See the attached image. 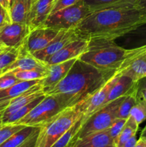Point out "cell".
<instances>
[{
  "instance_id": "cb8c5ba5",
  "label": "cell",
  "mask_w": 146,
  "mask_h": 147,
  "mask_svg": "<svg viewBox=\"0 0 146 147\" xmlns=\"http://www.w3.org/2000/svg\"><path fill=\"white\" fill-rule=\"evenodd\" d=\"M138 127L139 125L136 123L134 119L130 116H129L123 130L121 131L120 134L117 136V138L113 141V146L120 147L128 139L133 137V136H135L137 130H138Z\"/></svg>"
},
{
  "instance_id": "2e32d148",
  "label": "cell",
  "mask_w": 146,
  "mask_h": 147,
  "mask_svg": "<svg viewBox=\"0 0 146 147\" xmlns=\"http://www.w3.org/2000/svg\"><path fill=\"white\" fill-rule=\"evenodd\" d=\"M46 67H47V65L45 63L34 57L31 53H28L23 46L20 48L18 57L3 70L2 74L8 72L44 68Z\"/></svg>"
},
{
  "instance_id": "83f0119b",
  "label": "cell",
  "mask_w": 146,
  "mask_h": 147,
  "mask_svg": "<svg viewBox=\"0 0 146 147\" xmlns=\"http://www.w3.org/2000/svg\"><path fill=\"white\" fill-rule=\"evenodd\" d=\"M19 49L7 48L1 54H0V76L7 66L11 65L19 55Z\"/></svg>"
},
{
  "instance_id": "e0dca14e",
  "label": "cell",
  "mask_w": 146,
  "mask_h": 147,
  "mask_svg": "<svg viewBox=\"0 0 146 147\" xmlns=\"http://www.w3.org/2000/svg\"><path fill=\"white\" fill-rule=\"evenodd\" d=\"M136 84L137 82L134 81L131 78L119 75L117 80L109 91L102 107L118 98L127 96L133 93L136 90Z\"/></svg>"
},
{
  "instance_id": "7402d4cb",
  "label": "cell",
  "mask_w": 146,
  "mask_h": 147,
  "mask_svg": "<svg viewBox=\"0 0 146 147\" xmlns=\"http://www.w3.org/2000/svg\"><path fill=\"white\" fill-rule=\"evenodd\" d=\"M40 129V127L25 126L21 130L9 137L4 143L0 145V147H19Z\"/></svg>"
},
{
  "instance_id": "ac0fdd59",
  "label": "cell",
  "mask_w": 146,
  "mask_h": 147,
  "mask_svg": "<svg viewBox=\"0 0 146 147\" xmlns=\"http://www.w3.org/2000/svg\"><path fill=\"white\" fill-rule=\"evenodd\" d=\"M115 42L125 49H135L146 46V23L122 37L115 39Z\"/></svg>"
},
{
  "instance_id": "7a4b0ae2",
  "label": "cell",
  "mask_w": 146,
  "mask_h": 147,
  "mask_svg": "<svg viewBox=\"0 0 146 147\" xmlns=\"http://www.w3.org/2000/svg\"><path fill=\"white\" fill-rule=\"evenodd\" d=\"M116 70H100L77 58L67 76L57 85L42 88L45 95L57 98L66 108L82 103L101 88Z\"/></svg>"
},
{
  "instance_id": "3957f363",
  "label": "cell",
  "mask_w": 146,
  "mask_h": 147,
  "mask_svg": "<svg viewBox=\"0 0 146 147\" xmlns=\"http://www.w3.org/2000/svg\"><path fill=\"white\" fill-rule=\"evenodd\" d=\"M135 51L136 48L120 47L114 40L91 38L87 50L78 58L100 70H117L123 62Z\"/></svg>"
},
{
  "instance_id": "f546056e",
  "label": "cell",
  "mask_w": 146,
  "mask_h": 147,
  "mask_svg": "<svg viewBox=\"0 0 146 147\" xmlns=\"http://www.w3.org/2000/svg\"><path fill=\"white\" fill-rule=\"evenodd\" d=\"M25 126L20 124H1L0 125V145L4 143L9 137Z\"/></svg>"
},
{
  "instance_id": "d6a6232c",
  "label": "cell",
  "mask_w": 146,
  "mask_h": 147,
  "mask_svg": "<svg viewBox=\"0 0 146 147\" xmlns=\"http://www.w3.org/2000/svg\"><path fill=\"white\" fill-rule=\"evenodd\" d=\"M137 93L136 96L137 99H143L146 101V76L142 78L137 81L136 84Z\"/></svg>"
},
{
  "instance_id": "e575fe53",
  "label": "cell",
  "mask_w": 146,
  "mask_h": 147,
  "mask_svg": "<svg viewBox=\"0 0 146 147\" xmlns=\"http://www.w3.org/2000/svg\"><path fill=\"white\" fill-rule=\"evenodd\" d=\"M11 22L9 13L3 7L0 8V27Z\"/></svg>"
},
{
  "instance_id": "ab89813d",
  "label": "cell",
  "mask_w": 146,
  "mask_h": 147,
  "mask_svg": "<svg viewBox=\"0 0 146 147\" xmlns=\"http://www.w3.org/2000/svg\"><path fill=\"white\" fill-rule=\"evenodd\" d=\"M135 147H146V141L141 139H139L137 141V143H136L135 146Z\"/></svg>"
},
{
  "instance_id": "4fadbf2b",
  "label": "cell",
  "mask_w": 146,
  "mask_h": 147,
  "mask_svg": "<svg viewBox=\"0 0 146 147\" xmlns=\"http://www.w3.org/2000/svg\"><path fill=\"white\" fill-rule=\"evenodd\" d=\"M119 74L116 71L115 74L102 86L100 89H99L95 93L92 95L90 98H89L85 101L80 103L82 110L83 115H84V121L90 117L92 114L95 113L97 110L101 109L105 101L107 96L108 95L109 91L111 88L115 83L118 78Z\"/></svg>"
},
{
  "instance_id": "7c38bea8",
  "label": "cell",
  "mask_w": 146,
  "mask_h": 147,
  "mask_svg": "<svg viewBox=\"0 0 146 147\" xmlns=\"http://www.w3.org/2000/svg\"><path fill=\"white\" fill-rule=\"evenodd\" d=\"M89 40L80 38L73 40L53 55L45 62L47 65L62 63L74 58H78L87 50Z\"/></svg>"
},
{
  "instance_id": "8992f818",
  "label": "cell",
  "mask_w": 146,
  "mask_h": 147,
  "mask_svg": "<svg viewBox=\"0 0 146 147\" xmlns=\"http://www.w3.org/2000/svg\"><path fill=\"white\" fill-rule=\"evenodd\" d=\"M64 109L65 106L57 98L46 95L28 114L14 124L41 127Z\"/></svg>"
},
{
  "instance_id": "4dcf8cb0",
  "label": "cell",
  "mask_w": 146,
  "mask_h": 147,
  "mask_svg": "<svg viewBox=\"0 0 146 147\" xmlns=\"http://www.w3.org/2000/svg\"><path fill=\"white\" fill-rule=\"evenodd\" d=\"M20 81L21 80H19L11 72L1 74L0 76V90L11 87Z\"/></svg>"
},
{
  "instance_id": "b9f144b4",
  "label": "cell",
  "mask_w": 146,
  "mask_h": 147,
  "mask_svg": "<svg viewBox=\"0 0 146 147\" xmlns=\"http://www.w3.org/2000/svg\"><path fill=\"white\" fill-rule=\"evenodd\" d=\"M8 48V47H0V54H1V53H3V52L5 51Z\"/></svg>"
},
{
  "instance_id": "1f68e13d",
  "label": "cell",
  "mask_w": 146,
  "mask_h": 147,
  "mask_svg": "<svg viewBox=\"0 0 146 147\" xmlns=\"http://www.w3.org/2000/svg\"><path fill=\"white\" fill-rule=\"evenodd\" d=\"M126 121H127V119H116L114 121V122L112 123L110 127L107 129L109 134H110V137L113 139V141L120 134V133L123 130V127H124Z\"/></svg>"
},
{
  "instance_id": "f6af8a7d",
  "label": "cell",
  "mask_w": 146,
  "mask_h": 147,
  "mask_svg": "<svg viewBox=\"0 0 146 147\" xmlns=\"http://www.w3.org/2000/svg\"><path fill=\"white\" fill-rule=\"evenodd\" d=\"M112 147H114V146H112Z\"/></svg>"
},
{
  "instance_id": "74e56055",
  "label": "cell",
  "mask_w": 146,
  "mask_h": 147,
  "mask_svg": "<svg viewBox=\"0 0 146 147\" xmlns=\"http://www.w3.org/2000/svg\"><path fill=\"white\" fill-rule=\"evenodd\" d=\"M136 3L143 13L146 14V0H136Z\"/></svg>"
},
{
  "instance_id": "836d02e7",
  "label": "cell",
  "mask_w": 146,
  "mask_h": 147,
  "mask_svg": "<svg viewBox=\"0 0 146 147\" xmlns=\"http://www.w3.org/2000/svg\"><path fill=\"white\" fill-rule=\"evenodd\" d=\"M80 0H57L52 10L51 14H54V13L57 12L58 11H60L63 9L70 7V6L74 5L76 3L78 2Z\"/></svg>"
},
{
  "instance_id": "f35d334b",
  "label": "cell",
  "mask_w": 146,
  "mask_h": 147,
  "mask_svg": "<svg viewBox=\"0 0 146 147\" xmlns=\"http://www.w3.org/2000/svg\"><path fill=\"white\" fill-rule=\"evenodd\" d=\"M0 4L4 9L7 10L9 13L10 0H0Z\"/></svg>"
},
{
  "instance_id": "d590c367",
  "label": "cell",
  "mask_w": 146,
  "mask_h": 147,
  "mask_svg": "<svg viewBox=\"0 0 146 147\" xmlns=\"http://www.w3.org/2000/svg\"><path fill=\"white\" fill-rule=\"evenodd\" d=\"M40 130L37 131V132H35V133L34 134L31 135L27 141H25L22 144L20 145L19 147H34V146H35L36 141H37V136H38V134L39 132H40Z\"/></svg>"
},
{
  "instance_id": "30bf717a",
  "label": "cell",
  "mask_w": 146,
  "mask_h": 147,
  "mask_svg": "<svg viewBox=\"0 0 146 147\" xmlns=\"http://www.w3.org/2000/svg\"><path fill=\"white\" fill-rule=\"evenodd\" d=\"M82 38L74 28L61 30L54 40L42 50L32 53V55L38 60L45 63L51 56L61 50L73 40Z\"/></svg>"
},
{
  "instance_id": "6da1fadb",
  "label": "cell",
  "mask_w": 146,
  "mask_h": 147,
  "mask_svg": "<svg viewBox=\"0 0 146 147\" xmlns=\"http://www.w3.org/2000/svg\"><path fill=\"white\" fill-rule=\"evenodd\" d=\"M146 23V14L136 0L126 1L94 11L83 19L75 27L82 38L115 40Z\"/></svg>"
},
{
  "instance_id": "8fae6325",
  "label": "cell",
  "mask_w": 146,
  "mask_h": 147,
  "mask_svg": "<svg viewBox=\"0 0 146 147\" xmlns=\"http://www.w3.org/2000/svg\"><path fill=\"white\" fill-rule=\"evenodd\" d=\"M60 30L51 27H37L31 30L24 45L28 53H32L45 48L54 37L58 34Z\"/></svg>"
},
{
  "instance_id": "f1b7e54d",
  "label": "cell",
  "mask_w": 146,
  "mask_h": 147,
  "mask_svg": "<svg viewBox=\"0 0 146 147\" xmlns=\"http://www.w3.org/2000/svg\"><path fill=\"white\" fill-rule=\"evenodd\" d=\"M130 116L134 119L138 125L143 123L146 119V101L143 99H137L130 111Z\"/></svg>"
},
{
  "instance_id": "9a60e30c",
  "label": "cell",
  "mask_w": 146,
  "mask_h": 147,
  "mask_svg": "<svg viewBox=\"0 0 146 147\" xmlns=\"http://www.w3.org/2000/svg\"><path fill=\"white\" fill-rule=\"evenodd\" d=\"M42 82V80L38 84H36L35 86H32L28 90L23 92L22 93L10 100L9 105L3 112L2 117L11 114L13 112L16 111L23 106L29 103L39 96L44 95V93L42 90L43 87Z\"/></svg>"
},
{
  "instance_id": "ee69618b",
  "label": "cell",
  "mask_w": 146,
  "mask_h": 147,
  "mask_svg": "<svg viewBox=\"0 0 146 147\" xmlns=\"http://www.w3.org/2000/svg\"><path fill=\"white\" fill-rule=\"evenodd\" d=\"M1 7H1V4H0V8H1Z\"/></svg>"
},
{
  "instance_id": "bcb514c9",
  "label": "cell",
  "mask_w": 146,
  "mask_h": 147,
  "mask_svg": "<svg viewBox=\"0 0 146 147\" xmlns=\"http://www.w3.org/2000/svg\"><path fill=\"white\" fill-rule=\"evenodd\" d=\"M0 47H1V46H0Z\"/></svg>"
},
{
  "instance_id": "d6986e66",
  "label": "cell",
  "mask_w": 146,
  "mask_h": 147,
  "mask_svg": "<svg viewBox=\"0 0 146 147\" xmlns=\"http://www.w3.org/2000/svg\"><path fill=\"white\" fill-rule=\"evenodd\" d=\"M77 58L72 59L67 61L48 65L49 75L42 79V85L43 88H50L57 85L67 75Z\"/></svg>"
},
{
  "instance_id": "4316f807",
  "label": "cell",
  "mask_w": 146,
  "mask_h": 147,
  "mask_svg": "<svg viewBox=\"0 0 146 147\" xmlns=\"http://www.w3.org/2000/svg\"><path fill=\"white\" fill-rule=\"evenodd\" d=\"M82 1L86 7H88L91 12H94L131 0H82Z\"/></svg>"
},
{
  "instance_id": "5bb4252c",
  "label": "cell",
  "mask_w": 146,
  "mask_h": 147,
  "mask_svg": "<svg viewBox=\"0 0 146 147\" xmlns=\"http://www.w3.org/2000/svg\"><path fill=\"white\" fill-rule=\"evenodd\" d=\"M57 0H35L33 3L27 24L32 30L44 25L49 16L51 14Z\"/></svg>"
},
{
  "instance_id": "7dc6e473",
  "label": "cell",
  "mask_w": 146,
  "mask_h": 147,
  "mask_svg": "<svg viewBox=\"0 0 146 147\" xmlns=\"http://www.w3.org/2000/svg\"><path fill=\"white\" fill-rule=\"evenodd\" d=\"M34 1H35V0H34Z\"/></svg>"
},
{
  "instance_id": "603a6c76",
  "label": "cell",
  "mask_w": 146,
  "mask_h": 147,
  "mask_svg": "<svg viewBox=\"0 0 146 147\" xmlns=\"http://www.w3.org/2000/svg\"><path fill=\"white\" fill-rule=\"evenodd\" d=\"M46 95L44 94L42 96H39L38 98L34 99L29 103H28L26 106H23L21 109H18L16 111L13 112L11 114L8 115L7 116L2 117V123L3 124H11V123H16L17 121L22 119L23 117L28 114L39 103L42 101L43 99L45 98Z\"/></svg>"
},
{
  "instance_id": "9c48e42d",
  "label": "cell",
  "mask_w": 146,
  "mask_h": 147,
  "mask_svg": "<svg viewBox=\"0 0 146 147\" xmlns=\"http://www.w3.org/2000/svg\"><path fill=\"white\" fill-rule=\"evenodd\" d=\"M117 73L135 82L146 76V46L136 48V51L123 62Z\"/></svg>"
},
{
  "instance_id": "d4e9b609",
  "label": "cell",
  "mask_w": 146,
  "mask_h": 147,
  "mask_svg": "<svg viewBox=\"0 0 146 147\" xmlns=\"http://www.w3.org/2000/svg\"><path fill=\"white\" fill-rule=\"evenodd\" d=\"M14 76L21 81H27V80H42L47 77L49 75V67L44 68L31 69L27 70H19V71H12Z\"/></svg>"
},
{
  "instance_id": "277c9868",
  "label": "cell",
  "mask_w": 146,
  "mask_h": 147,
  "mask_svg": "<svg viewBox=\"0 0 146 147\" xmlns=\"http://www.w3.org/2000/svg\"><path fill=\"white\" fill-rule=\"evenodd\" d=\"M82 116L80 103L63 109L40 127L34 147H51Z\"/></svg>"
},
{
  "instance_id": "60d3db41",
  "label": "cell",
  "mask_w": 146,
  "mask_h": 147,
  "mask_svg": "<svg viewBox=\"0 0 146 147\" xmlns=\"http://www.w3.org/2000/svg\"><path fill=\"white\" fill-rule=\"evenodd\" d=\"M140 139L146 141V126H145V128L143 129V130L142 131L141 134H140Z\"/></svg>"
},
{
  "instance_id": "484cf974",
  "label": "cell",
  "mask_w": 146,
  "mask_h": 147,
  "mask_svg": "<svg viewBox=\"0 0 146 147\" xmlns=\"http://www.w3.org/2000/svg\"><path fill=\"white\" fill-rule=\"evenodd\" d=\"M136 93H137V89L135 90V91L127 96L123 99L117 109V114H116L117 119H128L132 109L137 103V96H136Z\"/></svg>"
},
{
  "instance_id": "52a82bcc",
  "label": "cell",
  "mask_w": 146,
  "mask_h": 147,
  "mask_svg": "<svg viewBox=\"0 0 146 147\" xmlns=\"http://www.w3.org/2000/svg\"><path fill=\"white\" fill-rule=\"evenodd\" d=\"M91 13L88 7L80 0L74 5L50 14L43 26L59 30L72 29Z\"/></svg>"
},
{
  "instance_id": "5b68a950",
  "label": "cell",
  "mask_w": 146,
  "mask_h": 147,
  "mask_svg": "<svg viewBox=\"0 0 146 147\" xmlns=\"http://www.w3.org/2000/svg\"><path fill=\"white\" fill-rule=\"evenodd\" d=\"M125 97L122 96L107 103L84 121L77 134V139L108 129L117 119V109Z\"/></svg>"
},
{
  "instance_id": "7bdbcfd3",
  "label": "cell",
  "mask_w": 146,
  "mask_h": 147,
  "mask_svg": "<svg viewBox=\"0 0 146 147\" xmlns=\"http://www.w3.org/2000/svg\"><path fill=\"white\" fill-rule=\"evenodd\" d=\"M14 0H10V6L11 5V4H12L13 2H14Z\"/></svg>"
},
{
  "instance_id": "8d00e7d4",
  "label": "cell",
  "mask_w": 146,
  "mask_h": 147,
  "mask_svg": "<svg viewBox=\"0 0 146 147\" xmlns=\"http://www.w3.org/2000/svg\"><path fill=\"white\" fill-rule=\"evenodd\" d=\"M137 138L135 136H133V137L130 138V139L127 141L123 145H122L120 147H135V146L136 143H137Z\"/></svg>"
},
{
  "instance_id": "ffe728a7",
  "label": "cell",
  "mask_w": 146,
  "mask_h": 147,
  "mask_svg": "<svg viewBox=\"0 0 146 147\" xmlns=\"http://www.w3.org/2000/svg\"><path fill=\"white\" fill-rule=\"evenodd\" d=\"M113 140L109 134L108 130L97 132L77 139L72 147H112Z\"/></svg>"
},
{
  "instance_id": "ba28073f",
  "label": "cell",
  "mask_w": 146,
  "mask_h": 147,
  "mask_svg": "<svg viewBox=\"0 0 146 147\" xmlns=\"http://www.w3.org/2000/svg\"><path fill=\"white\" fill-rule=\"evenodd\" d=\"M27 24L10 22L0 27V46L9 48L19 49L25 45L29 34Z\"/></svg>"
},
{
  "instance_id": "44dd1931",
  "label": "cell",
  "mask_w": 146,
  "mask_h": 147,
  "mask_svg": "<svg viewBox=\"0 0 146 147\" xmlns=\"http://www.w3.org/2000/svg\"><path fill=\"white\" fill-rule=\"evenodd\" d=\"M34 1V0H14L9 9L11 22L27 24Z\"/></svg>"
}]
</instances>
